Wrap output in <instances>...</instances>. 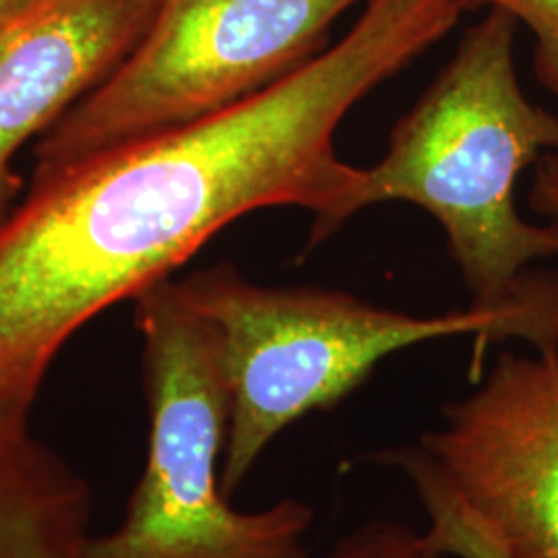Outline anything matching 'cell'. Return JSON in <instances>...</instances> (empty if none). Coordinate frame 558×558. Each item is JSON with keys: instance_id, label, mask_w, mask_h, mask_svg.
I'll list each match as a JSON object with an SVG mask.
<instances>
[{"instance_id": "1", "label": "cell", "mask_w": 558, "mask_h": 558, "mask_svg": "<svg viewBox=\"0 0 558 558\" xmlns=\"http://www.w3.org/2000/svg\"><path fill=\"white\" fill-rule=\"evenodd\" d=\"M418 57L398 11L368 4L329 50L220 112L34 180L0 223V428L29 426L60 348L137 299L246 214L302 207L311 244L359 214L364 168L341 160V120Z\"/></svg>"}, {"instance_id": "2", "label": "cell", "mask_w": 558, "mask_h": 558, "mask_svg": "<svg viewBox=\"0 0 558 558\" xmlns=\"http://www.w3.org/2000/svg\"><path fill=\"white\" fill-rule=\"evenodd\" d=\"M518 21L500 9L468 29L451 62L399 120L389 149L364 168L359 211L387 201L426 209L445 230L476 308L509 319L511 338L558 348V278L527 276L557 257L558 221L519 216L515 184L546 149L558 117L527 100L515 71Z\"/></svg>"}, {"instance_id": "3", "label": "cell", "mask_w": 558, "mask_h": 558, "mask_svg": "<svg viewBox=\"0 0 558 558\" xmlns=\"http://www.w3.org/2000/svg\"><path fill=\"white\" fill-rule=\"evenodd\" d=\"M186 302L209 320L230 385V430L221 490L232 497L279 433L336 408L399 350L474 336L472 380L493 343L511 338L505 315L470 306L416 317L327 288H267L232 269L179 281Z\"/></svg>"}, {"instance_id": "4", "label": "cell", "mask_w": 558, "mask_h": 558, "mask_svg": "<svg viewBox=\"0 0 558 558\" xmlns=\"http://www.w3.org/2000/svg\"><path fill=\"white\" fill-rule=\"evenodd\" d=\"M149 449L119 527L87 536L81 558H306L315 511L281 499L239 511L221 490L230 385L216 327L163 279L135 299Z\"/></svg>"}, {"instance_id": "5", "label": "cell", "mask_w": 558, "mask_h": 558, "mask_svg": "<svg viewBox=\"0 0 558 558\" xmlns=\"http://www.w3.org/2000/svg\"><path fill=\"white\" fill-rule=\"evenodd\" d=\"M359 2L160 0L131 54L41 135L34 180L269 87L317 57Z\"/></svg>"}, {"instance_id": "6", "label": "cell", "mask_w": 558, "mask_h": 558, "mask_svg": "<svg viewBox=\"0 0 558 558\" xmlns=\"http://www.w3.org/2000/svg\"><path fill=\"white\" fill-rule=\"evenodd\" d=\"M420 447L511 558H558V348L502 352Z\"/></svg>"}, {"instance_id": "7", "label": "cell", "mask_w": 558, "mask_h": 558, "mask_svg": "<svg viewBox=\"0 0 558 558\" xmlns=\"http://www.w3.org/2000/svg\"><path fill=\"white\" fill-rule=\"evenodd\" d=\"M160 0H44L0 25V223L15 209L13 160L96 89L131 50Z\"/></svg>"}, {"instance_id": "8", "label": "cell", "mask_w": 558, "mask_h": 558, "mask_svg": "<svg viewBox=\"0 0 558 558\" xmlns=\"http://www.w3.org/2000/svg\"><path fill=\"white\" fill-rule=\"evenodd\" d=\"M380 461L399 468L412 484L426 515L424 534L437 550L456 558H511L418 442L385 451Z\"/></svg>"}, {"instance_id": "9", "label": "cell", "mask_w": 558, "mask_h": 558, "mask_svg": "<svg viewBox=\"0 0 558 558\" xmlns=\"http://www.w3.org/2000/svg\"><path fill=\"white\" fill-rule=\"evenodd\" d=\"M327 558H456L437 550L424 534L399 521H368L339 539Z\"/></svg>"}, {"instance_id": "10", "label": "cell", "mask_w": 558, "mask_h": 558, "mask_svg": "<svg viewBox=\"0 0 558 558\" xmlns=\"http://www.w3.org/2000/svg\"><path fill=\"white\" fill-rule=\"evenodd\" d=\"M500 9L527 25L536 38L534 66L539 83L558 98V0H468Z\"/></svg>"}, {"instance_id": "11", "label": "cell", "mask_w": 558, "mask_h": 558, "mask_svg": "<svg viewBox=\"0 0 558 558\" xmlns=\"http://www.w3.org/2000/svg\"><path fill=\"white\" fill-rule=\"evenodd\" d=\"M548 160L539 168L538 180L532 193V205L539 214L555 216L558 220V158L546 156Z\"/></svg>"}, {"instance_id": "12", "label": "cell", "mask_w": 558, "mask_h": 558, "mask_svg": "<svg viewBox=\"0 0 558 558\" xmlns=\"http://www.w3.org/2000/svg\"><path fill=\"white\" fill-rule=\"evenodd\" d=\"M44 0H0V25L17 20L23 13L32 11Z\"/></svg>"}, {"instance_id": "13", "label": "cell", "mask_w": 558, "mask_h": 558, "mask_svg": "<svg viewBox=\"0 0 558 558\" xmlns=\"http://www.w3.org/2000/svg\"><path fill=\"white\" fill-rule=\"evenodd\" d=\"M557 158H558V156H557Z\"/></svg>"}]
</instances>
